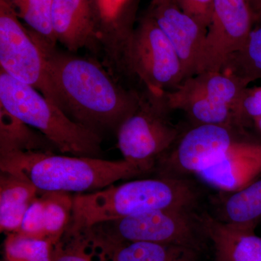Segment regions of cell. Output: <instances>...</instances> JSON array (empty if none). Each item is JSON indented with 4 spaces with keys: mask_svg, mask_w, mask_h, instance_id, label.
Returning <instances> with one entry per match:
<instances>
[{
    "mask_svg": "<svg viewBox=\"0 0 261 261\" xmlns=\"http://www.w3.org/2000/svg\"><path fill=\"white\" fill-rule=\"evenodd\" d=\"M37 42L56 105L76 123L97 132L117 130L138 108L140 96L118 85L97 63Z\"/></svg>",
    "mask_w": 261,
    "mask_h": 261,
    "instance_id": "cell-1",
    "label": "cell"
},
{
    "mask_svg": "<svg viewBox=\"0 0 261 261\" xmlns=\"http://www.w3.org/2000/svg\"><path fill=\"white\" fill-rule=\"evenodd\" d=\"M199 194L185 178L136 180L97 191L73 195L67 233H75L106 221L160 210L195 211Z\"/></svg>",
    "mask_w": 261,
    "mask_h": 261,
    "instance_id": "cell-2",
    "label": "cell"
},
{
    "mask_svg": "<svg viewBox=\"0 0 261 261\" xmlns=\"http://www.w3.org/2000/svg\"><path fill=\"white\" fill-rule=\"evenodd\" d=\"M3 172L27 178L39 192L88 193L102 190L121 179L144 173L123 159L58 155L49 151H15L0 154Z\"/></svg>",
    "mask_w": 261,
    "mask_h": 261,
    "instance_id": "cell-3",
    "label": "cell"
},
{
    "mask_svg": "<svg viewBox=\"0 0 261 261\" xmlns=\"http://www.w3.org/2000/svg\"><path fill=\"white\" fill-rule=\"evenodd\" d=\"M0 108L37 128L61 152L77 157L99 158L101 137L73 121L32 86L0 72Z\"/></svg>",
    "mask_w": 261,
    "mask_h": 261,
    "instance_id": "cell-4",
    "label": "cell"
},
{
    "mask_svg": "<svg viewBox=\"0 0 261 261\" xmlns=\"http://www.w3.org/2000/svg\"><path fill=\"white\" fill-rule=\"evenodd\" d=\"M94 243L149 242L202 250L207 240L200 215L190 210H160L106 221L83 230Z\"/></svg>",
    "mask_w": 261,
    "mask_h": 261,
    "instance_id": "cell-5",
    "label": "cell"
},
{
    "mask_svg": "<svg viewBox=\"0 0 261 261\" xmlns=\"http://www.w3.org/2000/svg\"><path fill=\"white\" fill-rule=\"evenodd\" d=\"M170 111L163 95L147 91L138 108L117 130L118 149L123 159L146 173L179 137L177 127L168 119Z\"/></svg>",
    "mask_w": 261,
    "mask_h": 261,
    "instance_id": "cell-6",
    "label": "cell"
},
{
    "mask_svg": "<svg viewBox=\"0 0 261 261\" xmlns=\"http://www.w3.org/2000/svg\"><path fill=\"white\" fill-rule=\"evenodd\" d=\"M123 53L130 71L154 95L174 90L185 80L174 47L149 14L127 37Z\"/></svg>",
    "mask_w": 261,
    "mask_h": 261,
    "instance_id": "cell-7",
    "label": "cell"
},
{
    "mask_svg": "<svg viewBox=\"0 0 261 261\" xmlns=\"http://www.w3.org/2000/svg\"><path fill=\"white\" fill-rule=\"evenodd\" d=\"M0 65L1 70L7 74L32 86L56 105L42 48L30 31L23 27L9 7L1 0Z\"/></svg>",
    "mask_w": 261,
    "mask_h": 261,
    "instance_id": "cell-8",
    "label": "cell"
},
{
    "mask_svg": "<svg viewBox=\"0 0 261 261\" xmlns=\"http://www.w3.org/2000/svg\"><path fill=\"white\" fill-rule=\"evenodd\" d=\"M255 20L248 0H214L196 74L221 72L230 57L245 45Z\"/></svg>",
    "mask_w": 261,
    "mask_h": 261,
    "instance_id": "cell-9",
    "label": "cell"
},
{
    "mask_svg": "<svg viewBox=\"0 0 261 261\" xmlns=\"http://www.w3.org/2000/svg\"><path fill=\"white\" fill-rule=\"evenodd\" d=\"M235 132L227 126L195 125L160 158V176L185 178L208 167L238 140Z\"/></svg>",
    "mask_w": 261,
    "mask_h": 261,
    "instance_id": "cell-10",
    "label": "cell"
},
{
    "mask_svg": "<svg viewBox=\"0 0 261 261\" xmlns=\"http://www.w3.org/2000/svg\"><path fill=\"white\" fill-rule=\"evenodd\" d=\"M149 15L174 47L185 80L196 75L207 29L185 13L176 0H151Z\"/></svg>",
    "mask_w": 261,
    "mask_h": 261,
    "instance_id": "cell-11",
    "label": "cell"
},
{
    "mask_svg": "<svg viewBox=\"0 0 261 261\" xmlns=\"http://www.w3.org/2000/svg\"><path fill=\"white\" fill-rule=\"evenodd\" d=\"M260 175L261 143L238 140L195 176L221 192H232L247 186Z\"/></svg>",
    "mask_w": 261,
    "mask_h": 261,
    "instance_id": "cell-12",
    "label": "cell"
},
{
    "mask_svg": "<svg viewBox=\"0 0 261 261\" xmlns=\"http://www.w3.org/2000/svg\"><path fill=\"white\" fill-rule=\"evenodd\" d=\"M73 196L68 192H41L29 207L20 231L56 245L69 226Z\"/></svg>",
    "mask_w": 261,
    "mask_h": 261,
    "instance_id": "cell-13",
    "label": "cell"
},
{
    "mask_svg": "<svg viewBox=\"0 0 261 261\" xmlns=\"http://www.w3.org/2000/svg\"><path fill=\"white\" fill-rule=\"evenodd\" d=\"M51 25L57 42L70 51L90 47L99 38L91 0H53Z\"/></svg>",
    "mask_w": 261,
    "mask_h": 261,
    "instance_id": "cell-14",
    "label": "cell"
},
{
    "mask_svg": "<svg viewBox=\"0 0 261 261\" xmlns=\"http://www.w3.org/2000/svg\"><path fill=\"white\" fill-rule=\"evenodd\" d=\"M200 219L215 261H261V238L255 231L229 226L207 213L200 215Z\"/></svg>",
    "mask_w": 261,
    "mask_h": 261,
    "instance_id": "cell-15",
    "label": "cell"
},
{
    "mask_svg": "<svg viewBox=\"0 0 261 261\" xmlns=\"http://www.w3.org/2000/svg\"><path fill=\"white\" fill-rule=\"evenodd\" d=\"M216 219L245 230L255 231L261 223V175L243 188L232 192H221Z\"/></svg>",
    "mask_w": 261,
    "mask_h": 261,
    "instance_id": "cell-16",
    "label": "cell"
},
{
    "mask_svg": "<svg viewBox=\"0 0 261 261\" xmlns=\"http://www.w3.org/2000/svg\"><path fill=\"white\" fill-rule=\"evenodd\" d=\"M91 243L100 250V257L110 261H198L201 252L191 247L149 242Z\"/></svg>",
    "mask_w": 261,
    "mask_h": 261,
    "instance_id": "cell-17",
    "label": "cell"
},
{
    "mask_svg": "<svg viewBox=\"0 0 261 261\" xmlns=\"http://www.w3.org/2000/svg\"><path fill=\"white\" fill-rule=\"evenodd\" d=\"M165 101L171 110H181L195 124L216 125L242 128L232 108L201 94L188 93L176 88L165 92Z\"/></svg>",
    "mask_w": 261,
    "mask_h": 261,
    "instance_id": "cell-18",
    "label": "cell"
},
{
    "mask_svg": "<svg viewBox=\"0 0 261 261\" xmlns=\"http://www.w3.org/2000/svg\"><path fill=\"white\" fill-rule=\"evenodd\" d=\"M40 192L18 175L1 171L0 175V228L1 231H18L25 213Z\"/></svg>",
    "mask_w": 261,
    "mask_h": 261,
    "instance_id": "cell-19",
    "label": "cell"
},
{
    "mask_svg": "<svg viewBox=\"0 0 261 261\" xmlns=\"http://www.w3.org/2000/svg\"><path fill=\"white\" fill-rule=\"evenodd\" d=\"M246 87L222 72L207 71L187 79L177 88L188 93L206 96L227 105L233 108L237 115L238 103Z\"/></svg>",
    "mask_w": 261,
    "mask_h": 261,
    "instance_id": "cell-20",
    "label": "cell"
},
{
    "mask_svg": "<svg viewBox=\"0 0 261 261\" xmlns=\"http://www.w3.org/2000/svg\"><path fill=\"white\" fill-rule=\"evenodd\" d=\"M221 72L247 87L261 79V15L255 21L245 45L230 57Z\"/></svg>",
    "mask_w": 261,
    "mask_h": 261,
    "instance_id": "cell-21",
    "label": "cell"
},
{
    "mask_svg": "<svg viewBox=\"0 0 261 261\" xmlns=\"http://www.w3.org/2000/svg\"><path fill=\"white\" fill-rule=\"evenodd\" d=\"M15 16L24 21L41 41L56 48L57 39L51 25L53 0H1Z\"/></svg>",
    "mask_w": 261,
    "mask_h": 261,
    "instance_id": "cell-22",
    "label": "cell"
},
{
    "mask_svg": "<svg viewBox=\"0 0 261 261\" xmlns=\"http://www.w3.org/2000/svg\"><path fill=\"white\" fill-rule=\"evenodd\" d=\"M43 137L16 117L0 108V154L15 151H46Z\"/></svg>",
    "mask_w": 261,
    "mask_h": 261,
    "instance_id": "cell-23",
    "label": "cell"
},
{
    "mask_svg": "<svg viewBox=\"0 0 261 261\" xmlns=\"http://www.w3.org/2000/svg\"><path fill=\"white\" fill-rule=\"evenodd\" d=\"M53 247L47 240L10 233L5 243V258L6 261H51Z\"/></svg>",
    "mask_w": 261,
    "mask_h": 261,
    "instance_id": "cell-24",
    "label": "cell"
},
{
    "mask_svg": "<svg viewBox=\"0 0 261 261\" xmlns=\"http://www.w3.org/2000/svg\"><path fill=\"white\" fill-rule=\"evenodd\" d=\"M237 116L242 128L249 122L253 123L260 118L261 87L244 89L237 108Z\"/></svg>",
    "mask_w": 261,
    "mask_h": 261,
    "instance_id": "cell-25",
    "label": "cell"
},
{
    "mask_svg": "<svg viewBox=\"0 0 261 261\" xmlns=\"http://www.w3.org/2000/svg\"><path fill=\"white\" fill-rule=\"evenodd\" d=\"M73 239L71 246L61 248L60 245L51 250V261H94L85 252L83 240L78 233H65Z\"/></svg>",
    "mask_w": 261,
    "mask_h": 261,
    "instance_id": "cell-26",
    "label": "cell"
},
{
    "mask_svg": "<svg viewBox=\"0 0 261 261\" xmlns=\"http://www.w3.org/2000/svg\"><path fill=\"white\" fill-rule=\"evenodd\" d=\"M185 13L207 29L210 24L214 0H176Z\"/></svg>",
    "mask_w": 261,
    "mask_h": 261,
    "instance_id": "cell-27",
    "label": "cell"
},
{
    "mask_svg": "<svg viewBox=\"0 0 261 261\" xmlns=\"http://www.w3.org/2000/svg\"><path fill=\"white\" fill-rule=\"evenodd\" d=\"M248 1L255 13V18L257 19L261 13V0H248Z\"/></svg>",
    "mask_w": 261,
    "mask_h": 261,
    "instance_id": "cell-28",
    "label": "cell"
},
{
    "mask_svg": "<svg viewBox=\"0 0 261 261\" xmlns=\"http://www.w3.org/2000/svg\"><path fill=\"white\" fill-rule=\"evenodd\" d=\"M254 126L256 128L257 132L261 135V117L260 118H257L253 121Z\"/></svg>",
    "mask_w": 261,
    "mask_h": 261,
    "instance_id": "cell-29",
    "label": "cell"
},
{
    "mask_svg": "<svg viewBox=\"0 0 261 261\" xmlns=\"http://www.w3.org/2000/svg\"><path fill=\"white\" fill-rule=\"evenodd\" d=\"M260 15H261V13H260V15H259V17H260ZM259 17H258V18H259ZM257 19H256V20H257ZM255 21H256V20H255Z\"/></svg>",
    "mask_w": 261,
    "mask_h": 261,
    "instance_id": "cell-30",
    "label": "cell"
},
{
    "mask_svg": "<svg viewBox=\"0 0 261 261\" xmlns=\"http://www.w3.org/2000/svg\"><path fill=\"white\" fill-rule=\"evenodd\" d=\"M94 2H95V0H94Z\"/></svg>",
    "mask_w": 261,
    "mask_h": 261,
    "instance_id": "cell-31",
    "label": "cell"
}]
</instances>
